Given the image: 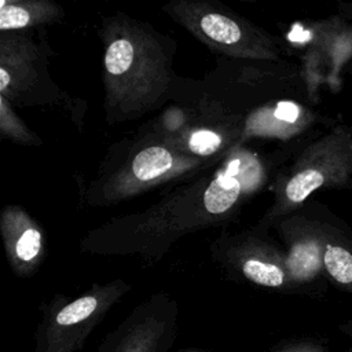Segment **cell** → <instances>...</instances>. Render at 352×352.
Here are the masks:
<instances>
[{
    "label": "cell",
    "mask_w": 352,
    "mask_h": 352,
    "mask_svg": "<svg viewBox=\"0 0 352 352\" xmlns=\"http://www.w3.org/2000/svg\"><path fill=\"white\" fill-rule=\"evenodd\" d=\"M304 144L274 153L239 146L217 166L170 190L147 209L88 231L78 249L98 256H138L144 264H157L182 236L235 221Z\"/></svg>",
    "instance_id": "cell-1"
},
{
    "label": "cell",
    "mask_w": 352,
    "mask_h": 352,
    "mask_svg": "<svg viewBox=\"0 0 352 352\" xmlns=\"http://www.w3.org/2000/svg\"><path fill=\"white\" fill-rule=\"evenodd\" d=\"M98 36L109 125L136 121L186 89L172 67L176 43L148 22L118 11L102 18Z\"/></svg>",
    "instance_id": "cell-2"
},
{
    "label": "cell",
    "mask_w": 352,
    "mask_h": 352,
    "mask_svg": "<svg viewBox=\"0 0 352 352\" xmlns=\"http://www.w3.org/2000/svg\"><path fill=\"white\" fill-rule=\"evenodd\" d=\"M289 99L312 103L300 66L217 58L214 69L195 82L187 103L199 120L227 129L245 144L257 117Z\"/></svg>",
    "instance_id": "cell-3"
},
{
    "label": "cell",
    "mask_w": 352,
    "mask_h": 352,
    "mask_svg": "<svg viewBox=\"0 0 352 352\" xmlns=\"http://www.w3.org/2000/svg\"><path fill=\"white\" fill-rule=\"evenodd\" d=\"M221 161L190 155L146 125L132 139L118 142L109 151L84 199L88 206H111L164 184L191 180Z\"/></svg>",
    "instance_id": "cell-4"
},
{
    "label": "cell",
    "mask_w": 352,
    "mask_h": 352,
    "mask_svg": "<svg viewBox=\"0 0 352 352\" xmlns=\"http://www.w3.org/2000/svg\"><path fill=\"white\" fill-rule=\"evenodd\" d=\"M352 188V125L336 122L304 144L272 183V202L257 221L268 227L322 190Z\"/></svg>",
    "instance_id": "cell-5"
},
{
    "label": "cell",
    "mask_w": 352,
    "mask_h": 352,
    "mask_svg": "<svg viewBox=\"0 0 352 352\" xmlns=\"http://www.w3.org/2000/svg\"><path fill=\"white\" fill-rule=\"evenodd\" d=\"M164 12L217 58L280 62L285 43L213 0H170Z\"/></svg>",
    "instance_id": "cell-6"
},
{
    "label": "cell",
    "mask_w": 352,
    "mask_h": 352,
    "mask_svg": "<svg viewBox=\"0 0 352 352\" xmlns=\"http://www.w3.org/2000/svg\"><path fill=\"white\" fill-rule=\"evenodd\" d=\"M132 285L124 279L94 283L82 294L54 296L41 309L34 331V352H80L91 333Z\"/></svg>",
    "instance_id": "cell-7"
},
{
    "label": "cell",
    "mask_w": 352,
    "mask_h": 352,
    "mask_svg": "<svg viewBox=\"0 0 352 352\" xmlns=\"http://www.w3.org/2000/svg\"><path fill=\"white\" fill-rule=\"evenodd\" d=\"M270 231L271 228L258 223L236 232L224 227L209 246L210 256L234 280L283 294H296L287 275L285 249Z\"/></svg>",
    "instance_id": "cell-8"
},
{
    "label": "cell",
    "mask_w": 352,
    "mask_h": 352,
    "mask_svg": "<svg viewBox=\"0 0 352 352\" xmlns=\"http://www.w3.org/2000/svg\"><path fill=\"white\" fill-rule=\"evenodd\" d=\"M329 213L327 206L309 199L270 226L285 249L287 275L296 294L319 297L326 292L329 282L323 256Z\"/></svg>",
    "instance_id": "cell-9"
},
{
    "label": "cell",
    "mask_w": 352,
    "mask_h": 352,
    "mask_svg": "<svg viewBox=\"0 0 352 352\" xmlns=\"http://www.w3.org/2000/svg\"><path fill=\"white\" fill-rule=\"evenodd\" d=\"M51 55L43 34L36 41L30 30L0 33V96L12 106L62 104L66 94L48 73Z\"/></svg>",
    "instance_id": "cell-10"
},
{
    "label": "cell",
    "mask_w": 352,
    "mask_h": 352,
    "mask_svg": "<svg viewBox=\"0 0 352 352\" xmlns=\"http://www.w3.org/2000/svg\"><path fill=\"white\" fill-rule=\"evenodd\" d=\"M287 37L304 48L300 67L312 103L322 85L336 89L341 74L352 66V21L338 14L323 21L298 23Z\"/></svg>",
    "instance_id": "cell-11"
},
{
    "label": "cell",
    "mask_w": 352,
    "mask_h": 352,
    "mask_svg": "<svg viewBox=\"0 0 352 352\" xmlns=\"http://www.w3.org/2000/svg\"><path fill=\"white\" fill-rule=\"evenodd\" d=\"M177 327V301L165 292H157L104 337L98 352H168L176 341Z\"/></svg>",
    "instance_id": "cell-12"
},
{
    "label": "cell",
    "mask_w": 352,
    "mask_h": 352,
    "mask_svg": "<svg viewBox=\"0 0 352 352\" xmlns=\"http://www.w3.org/2000/svg\"><path fill=\"white\" fill-rule=\"evenodd\" d=\"M0 234L12 272L29 278L37 272L47 256L41 226L19 205H6L0 213Z\"/></svg>",
    "instance_id": "cell-13"
},
{
    "label": "cell",
    "mask_w": 352,
    "mask_h": 352,
    "mask_svg": "<svg viewBox=\"0 0 352 352\" xmlns=\"http://www.w3.org/2000/svg\"><path fill=\"white\" fill-rule=\"evenodd\" d=\"M327 282L352 294V227L330 210L323 256Z\"/></svg>",
    "instance_id": "cell-14"
},
{
    "label": "cell",
    "mask_w": 352,
    "mask_h": 352,
    "mask_svg": "<svg viewBox=\"0 0 352 352\" xmlns=\"http://www.w3.org/2000/svg\"><path fill=\"white\" fill-rule=\"evenodd\" d=\"M65 10L52 0H1L0 32H26L63 21Z\"/></svg>",
    "instance_id": "cell-15"
},
{
    "label": "cell",
    "mask_w": 352,
    "mask_h": 352,
    "mask_svg": "<svg viewBox=\"0 0 352 352\" xmlns=\"http://www.w3.org/2000/svg\"><path fill=\"white\" fill-rule=\"evenodd\" d=\"M0 135L22 146H41L43 140L15 113L14 106L0 96Z\"/></svg>",
    "instance_id": "cell-16"
},
{
    "label": "cell",
    "mask_w": 352,
    "mask_h": 352,
    "mask_svg": "<svg viewBox=\"0 0 352 352\" xmlns=\"http://www.w3.org/2000/svg\"><path fill=\"white\" fill-rule=\"evenodd\" d=\"M267 352H330L327 340L318 337H298L280 341Z\"/></svg>",
    "instance_id": "cell-17"
},
{
    "label": "cell",
    "mask_w": 352,
    "mask_h": 352,
    "mask_svg": "<svg viewBox=\"0 0 352 352\" xmlns=\"http://www.w3.org/2000/svg\"><path fill=\"white\" fill-rule=\"evenodd\" d=\"M337 8H338V14H340L341 16H344L345 19L352 21V3L340 1V3L337 4Z\"/></svg>",
    "instance_id": "cell-18"
},
{
    "label": "cell",
    "mask_w": 352,
    "mask_h": 352,
    "mask_svg": "<svg viewBox=\"0 0 352 352\" xmlns=\"http://www.w3.org/2000/svg\"><path fill=\"white\" fill-rule=\"evenodd\" d=\"M338 330H340L344 336L352 338V319H346V320L341 322V323L338 324ZM346 352H352V346L348 348Z\"/></svg>",
    "instance_id": "cell-19"
},
{
    "label": "cell",
    "mask_w": 352,
    "mask_h": 352,
    "mask_svg": "<svg viewBox=\"0 0 352 352\" xmlns=\"http://www.w3.org/2000/svg\"><path fill=\"white\" fill-rule=\"evenodd\" d=\"M177 352H210V351L204 349V348H198V346H191V348H183V349H179Z\"/></svg>",
    "instance_id": "cell-20"
}]
</instances>
